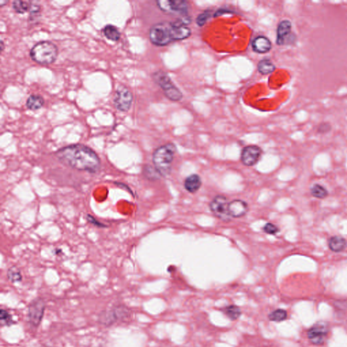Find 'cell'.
Returning a JSON list of instances; mask_svg holds the SVG:
<instances>
[{"instance_id": "obj_10", "label": "cell", "mask_w": 347, "mask_h": 347, "mask_svg": "<svg viewBox=\"0 0 347 347\" xmlns=\"http://www.w3.org/2000/svg\"><path fill=\"white\" fill-rule=\"evenodd\" d=\"M329 330V326L326 322H317L308 331V338L313 344L315 345L324 344L328 338Z\"/></svg>"}, {"instance_id": "obj_30", "label": "cell", "mask_w": 347, "mask_h": 347, "mask_svg": "<svg viewBox=\"0 0 347 347\" xmlns=\"http://www.w3.org/2000/svg\"><path fill=\"white\" fill-rule=\"evenodd\" d=\"M332 130V125L330 123L324 121L319 123L317 128V132L320 134H326Z\"/></svg>"}, {"instance_id": "obj_13", "label": "cell", "mask_w": 347, "mask_h": 347, "mask_svg": "<svg viewBox=\"0 0 347 347\" xmlns=\"http://www.w3.org/2000/svg\"><path fill=\"white\" fill-rule=\"evenodd\" d=\"M129 315L128 309H125L124 306H119L115 308L112 311L103 313L100 315L99 321L101 324L105 325H112L118 319L125 318Z\"/></svg>"}, {"instance_id": "obj_14", "label": "cell", "mask_w": 347, "mask_h": 347, "mask_svg": "<svg viewBox=\"0 0 347 347\" xmlns=\"http://www.w3.org/2000/svg\"><path fill=\"white\" fill-rule=\"evenodd\" d=\"M249 207L248 203L241 199H235L229 204V212L231 218H241L248 213Z\"/></svg>"}, {"instance_id": "obj_15", "label": "cell", "mask_w": 347, "mask_h": 347, "mask_svg": "<svg viewBox=\"0 0 347 347\" xmlns=\"http://www.w3.org/2000/svg\"><path fill=\"white\" fill-rule=\"evenodd\" d=\"M252 47L253 51L259 54H265L269 53L272 49V43L267 37L260 36L256 37L252 41Z\"/></svg>"}, {"instance_id": "obj_17", "label": "cell", "mask_w": 347, "mask_h": 347, "mask_svg": "<svg viewBox=\"0 0 347 347\" xmlns=\"http://www.w3.org/2000/svg\"><path fill=\"white\" fill-rule=\"evenodd\" d=\"M328 248L333 252L339 253L344 251L347 246V241L342 236H332L328 239Z\"/></svg>"}, {"instance_id": "obj_20", "label": "cell", "mask_w": 347, "mask_h": 347, "mask_svg": "<svg viewBox=\"0 0 347 347\" xmlns=\"http://www.w3.org/2000/svg\"><path fill=\"white\" fill-rule=\"evenodd\" d=\"M103 34L108 40L113 42H117L119 40L121 34L116 26L112 25H106L103 30Z\"/></svg>"}, {"instance_id": "obj_9", "label": "cell", "mask_w": 347, "mask_h": 347, "mask_svg": "<svg viewBox=\"0 0 347 347\" xmlns=\"http://www.w3.org/2000/svg\"><path fill=\"white\" fill-rule=\"evenodd\" d=\"M133 101L132 92L127 87L120 86L114 95V103L116 108L121 112H127Z\"/></svg>"}, {"instance_id": "obj_19", "label": "cell", "mask_w": 347, "mask_h": 347, "mask_svg": "<svg viewBox=\"0 0 347 347\" xmlns=\"http://www.w3.org/2000/svg\"><path fill=\"white\" fill-rule=\"evenodd\" d=\"M44 105V99L42 96L38 95H31L27 99L26 105L30 110H40Z\"/></svg>"}, {"instance_id": "obj_29", "label": "cell", "mask_w": 347, "mask_h": 347, "mask_svg": "<svg viewBox=\"0 0 347 347\" xmlns=\"http://www.w3.org/2000/svg\"><path fill=\"white\" fill-rule=\"evenodd\" d=\"M210 16H211V14H210V12L208 10L205 11V12H202V14H199L196 18V23L197 25H198L199 27L204 26L205 24L206 23V22L208 21V20L209 19Z\"/></svg>"}, {"instance_id": "obj_33", "label": "cell", "mask_w": 347, "mask_h": 347, "mask_svg": "<svg viewBox=\"0 0 347 347\" xmlns=\"http://www.w3.org/2000/svg\"><path fill=\"white\" fill-rule=\"evenodd\" d=\"M8 3V1H2V0H1V1H0V4H1V6H3V4H5V3Z\"/></svg>"}, {"instance_id": "obj_32", "label": "cell", "mask_w": 347, "mask_h": 347, "mask_svg": "<svg viewBox=\"0 0 347 347\" xmlns=\"http://www.w3.org/2000/svg\"><path fill=\"white\" fill-rule=\"evenodd\" d=\"M231 12V10H228V9H220V10H217V12H216L215 16V17H217V16L222 15L223 14Z\"/></svg>"}, {"instance_id": "obj_22", "label": "cell", "mask_w": 347, "mask_h": 347, "mask_svg": "<svg viewBox=\"0 0 347 347\" xmlns=\"http://www.w3.org/2000/svg\"><path fill=\"white\" fill-rule=\"evenodd\" d=\"M310 192H311L312 196L314 197L315 198L320 199L326 198L329 194L328 189L319 184H315L314 185L312 186Z\"/></svg>"}, {"instance_id": "obj_16", "label": "cell", "mask_w": 347, "mask_h": 347, "mask_svg": "<svg viewBox=\"0 0 347 347\" xmlns=\"http://www.w3.org/2000/svg\"><path fill=\"white\" fill-rule=\"evenodd\" d=\"M202 184V178L197 174H192L186 177L184 182V188L190 193H196L200 189Z\"/></svg>"}, {"instance_id": "obj_27", "label": "cell", "mask_w": 347, "mask_h": 347, "mask_svg": "<svg viewBox=\"0 0 347 347\" xmlns=\"http://www.w3.org/2000/svg\"><path fill=\"white\" fill-rule=\"evenodd\" d=\"M144 174H145L146 178L151 180H158L161 176L157 170L155 169V167L153 168L150 166H145V169H144Z\"/></svg>"}, {"instance_id": "obj_23", "label": "cell", "mask_w": 347, "mask_h": 347, "mask_svg": "<svg viewBox=\"0 0 347 347\" xmlns=\"http://www.w3.org/2000/svg\"><path fill=\"white\" fill-rule=\"evenodd\" d=\"M32 2L30 1H13L12 8L16 12L19 14H23L27 11L31 10Z\"/></svg>"}, {"instance_id": "obj_21", "label": "cell", "mask_w": 347, "mask_h": 347, "mask_svg": "<svg viewBox=\"0 0 347 347\" xmlns=\"http://www.w3.org/2000/svg\"><path fill=\"white\" fill-rule=\"evenodd\" d=\"M223 313L231 320H237L241 315V311L239 307L235 305H230L221 309Z\"/></svg>"}, {"instance_id": "obj_8", "label": "cell", "mask_w": 347, "mask_h": 347, "mask_svg": "<svg viewBox=\"0 0 347 347\" xmlns=\"http://www.w3.org/2000/svg\"><path fill=\"white\" fill-rule=\"evenodd\" d=\"M45 309V302L41 298H37L29 304L27 317L29 324L33 328H38L41 324Z\"/></svg>"}, {"instance_id": "obj_11", "label": "cell", "mask_w": 347, "mask_h": 347, "mask_svg": "<svg viewBox=\"0 0 347 347\" xmlns=\"http://www.w3.org/2000/svg\"><path fill=\"white\" fill-rule=\"evenodd\" d=\"M159 8L164 12L184 15L188 12V3L182 0H159Z\"/></svg>"}, {"instance_id": "obj_24", "label": "cell", "mask_w": 347, "mask_h": 347, "mask_svg": "<svg viewBox=\"0 0 347 347\" xmlns=\"http://www.w3.org/2000/svg\"><path fill=\"white\" fill-rule=\"evenodd\" d=\"M288 317L287 311L284 309H276L271 312L268 315L271 322H281L285 321Z\"/></svg>"}, {"instance_id": "obj_25", "label": "cell", "mask_w": 347, "mask_h": 347, "mask_svg": "<svg viewBox=\"0 0 347 347\" xmlns=\"http://www.w3.org/2000/svg\"><path fill=\"white\" fill-rule=\"evenodd\" d=\"M7 277L12 283H17L21 282L22 277L21 271L16 267H12L7 272Z\"/></svg>"}, {"instance_id": "obj_6", "label": "cell", "mask_w": 347, "mask_h": 347, "mask_svg": "<svg viewBox=\"0 0 347 347\" xmlns=\"http://www.w3.org/2000/svg\"><path fill=\"white\" fill-rule=\"evenodd\" d=\"M296 42V35L292 32V23L289 20H282L277 27L276 44L278 46L293 45Z\"/></svg>"}, {"instance_id": "obj_4", "label": "cell", "mask_w": 347, "mask_h": 347, "mask_svg": "<svg viewBox=\"0 0 347 347\" xmlns=\"http://www.w3.org/2000/svg\"><path fill=\"white\" fill-rule=\"evenodd\" d=\"M58 48L53 42L42 41L37 43L31 50V58L37 63L48 65L53 63L58 57Z\"/></svg>"}, {"instance_id": "obj_1", "label": "cell", "mask_w": 347, "mask_h": 347, "mask_svg": "<svg viewBox=\"0 0 347 347\" xmlns=\"http://www.w3.org/2000/svg\"><path fill=\"white\" fill-rule=\"evenodd\" d=\"M56 156L64 165L77 171L97 173L101 169V160L97 153L82 144H74L59 149Z\"/></svg>"}, {"instance_id": "obj_12", "label": "cell", "mask_w": 347, "mask_h": 347, "mask_svg": "<svg viewBox=\"0 0 347 347\" xmlns=\"http://www.w3.org/2000/svg\"><path fill=\"white\" fill-rule=\"evenodd\" d=\"M263 154V150L256 145H248L242 149L241 153V162L244 166H254L259 161Z\"/></svg>"}, {"instance_id": "obj_5", "label": "cell", "mask_w": 347, "mask_h": 347, "mask_svg": "<svg viewBox=\"0 0 347 347\" xmlns=\"http://www.w3.org/2000/svg\"><path fill=\"white\" fill-rule=\"evenodd\" d=\"M153 77L155 82L161 87L168 99L173 101H179L182 99V92L173 84L165 72L159 71L155 73Z\"/></svg>"}, {"instance_id": "obj_26", "label": "cell", "mask_w": 347, "mask_h": 347, "mask_svg": "<svg viewBox=\"0 0 347 347\" xmlns=\"http://www.w3.org/2000/svg\"><path fill=\"white\" fill-rule=\"evenodd\" d=\"M0 324L1 326H10L14 324L12 315L6 310L1 309L0 311Z\"/></svg>"}, {"instance_id": "obj_7", "label": "cell", "mask_w": 347, "mask_h": 347, "mask_svg": "<svg viewBox=\"0 0 347 347\" xmlns=\"http://www.w3.org/2000/svg\"><path fill=\"white\" fill-rule=\"evenodd\" d=\"M229 204L228 199L224 195H217L210 202V210L218 219L224 222H230L232 218L229 212Z\"/></svg>"}, {"instance_id": "obj_28", "label": "cell", "mask_w": 347, "mask_h": 347, "mask_svg": "<svg viewBox=\"0 0 347 347\" xmlns=\"http://www.w3.org/2000/svg\"><path fill=\"white\" fill-rule=\"evenodd\" d=\"M263 231L269 235H276L280 232V228L273 223H268L263 227Z\"/></svg>"}, {"instance_id": "obj_18", "label": "cell", "mask_w": 347, "mask_h": 347, "mask_svg": "<svg viewBox=\"0 0 347 347\" xmlns=\"http://www.w3.org/2000/svg\"><path fill=\"white\" fill-rule=\"evenodd\" d=\"M258 71L260 74L266 75L271 74L276 69V66L270 59L265 58L258 63Z\"/></svg>"}, {"instance_id": "obj_2", "label": "cell", "mask_w": 347, "mask_h": 347, "mask_svg": "<svg viewBox=\"0 0 347 347\" xmlns=\"http://www.w3.org/2000/svg\"><path fill=\"white\" fill-rule=\"evenodd\" d=\"M191 29L181 19L176 22H162L151 27L149 39L154 45L164 46L171 42L180 41L189 38Z\"/></svg>"}, {"instance_id": "obj_3", "label": "cell", "mask_w": 347, "mask_h": 347, "mask_svg": "<svg viewBox=\"0 0 347 347\" xmlns=\"http://www.w3.org/2000/svg\"><path fill=\"white\" fill-rule=\"evenodd\" d=\"M176 151V146L168 143L158 147L153 152V165L161 176H166L171 173Z\"/></svg>"}, {"instance_id": "obj_31", "label": "cell", "mask_w": 347, "mask_h": 347, "mask_svg": "<svg viewBox=\"0 0 347 347\" xmlns=\"http://www.w3.org/2000/svg\"><path fill=\"white\" fill-rule=\"evenodd\" d=\"M87 220H88V221H89L90 223H92V224L95 225V226L101 227V228L104 227V225H103L102 223H99V221H96L95 218L92 217L91 215H88L87 216Z\"/></svg>"}]
</instances>
